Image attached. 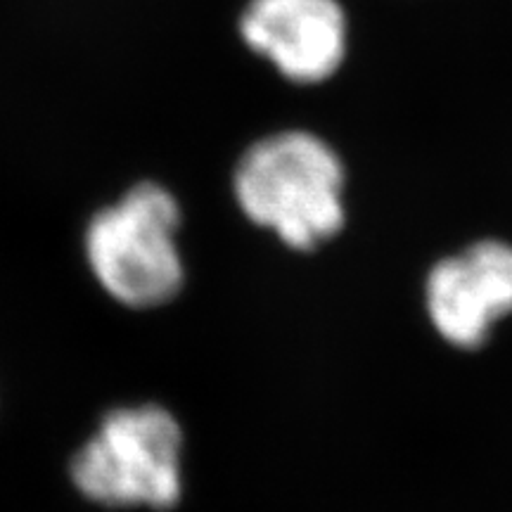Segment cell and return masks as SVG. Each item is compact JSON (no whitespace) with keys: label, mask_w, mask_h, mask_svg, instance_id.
I'll use <instances>...</instances> for the list:
<instances>
[{"label":"cell","mask_w":512,"mask_h":512,"mask_svg":"<svg viewBox=\"0 0 512 512\" xmlns=\"http://www.w3.org/2000/svg\"><path fill=\"white\" fill-rule=\"evenodd\" d=\"M242 214L292 249H313L344 226V166L309 131H283L249 147L235 166Z\"/></svg>","instance_id":"obj_1"},{"label":"cell","mask_w":512,"mask_h":512,"mask_svg":"<svg viewBox=\"0 0 512 512\" xmlns=\"http://www.w3.org/2000/svg\"><path fill=\"white\" fill-rule=\"evenodd\" d=\"M181 207L162 185L143 183L86 228V259L102 290L131 309H152L181 292L185 268L176 233Z\"/></svg>","instance_id":"obj_2"},{"label":"cell","mask_w":512,"mask_h":512,"mask_svg":"<svg viewBox=\"0 0 512 512\" xmlns=\"http://www.w3.org/2000/svg\"><path fill=\"white\" fill-rule=\"evenodd\" d=\"M183 432L166 408H117L74 453L69 475L93 503L169 510L183 496Z\"/></svg>","instance_id":"obj_3"},{"label":"cell","mask_w":512,"mask_h":512,"mask_svg":"<svg viewBox=\"0 0 512 512\" xmlns=\"http://www.w3.org/2000/svg\"><path fill=\"white\" fill-rule=\"evenodd\" d=\"M425 306L448 344L482 347L494 323L512 313V245L484 240L434 264Z\"/></svg>","instance_id":"obj_4"},{"label":"cell","mask_w":512,"mask_h":512,"mask_svg":"<svg viewBox=\"0 0 512 512\" xmlns=\"http://www.w3.org/2000/svg\"><path fill=\"white\" fill-rule=\"evenodd\" d=\"M254 53L294 83H320L347 55V17L337 0H252L240 22Z\"/></svg>","instance_id":"obj_5"}]
</instances>
